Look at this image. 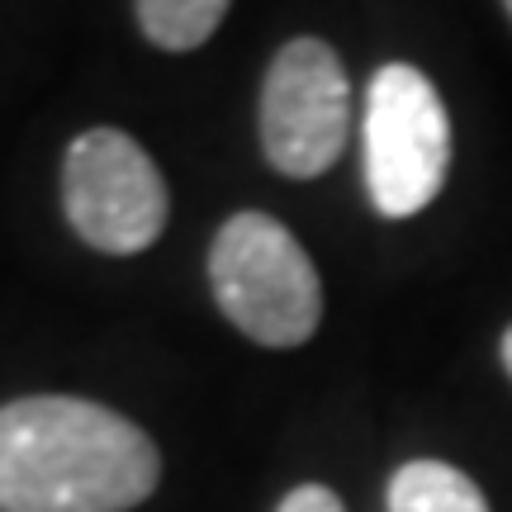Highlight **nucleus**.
I'll return each mask as SVG.
<instances>
[{
    "mask_svg": "<svg viewBox=\"0 0 512 512\" xmlns=\"http://www.w3.org/2000/svg\"><path fill=\"white\" fill-rule=\"evenodd\" d=\"M162 479L138 422L72 394L0 408V512H128Z\"/></svg>",
    "mask_w": 512,
    "mask_h": 512,
    "instance_id": "1",
    "label": "nucleus"
},
{
    "mask_svg": "<svg viewBox=\"0 0 512 512\" xmlns=\"http://www.w3.org/2000/svg\"><path fill=\"white\" fill-rule=\"evenodd\" d=\"M209 285L223 318L261 347H304L323 323V285L309 252L271 214H233L209 247Z\"/></svg>",
    "mask_w": 512,
    "mask_h": 512,
    "instance_id": "2",
    "label": "nucleus"
},
{
    "mask_svg": "<svg viewBox=\"0 0 512 512\" xmlns=\"http://www.w3.org/2000/svg\"><path fill=\"white\" fill-rule=\"evenodd\" d=\"M366 190L384 219H413L441 195L451 171V119L437 86L408 67L389 62L366 91Z\"/></svg>",
    "mask_w": 512,
    "mask_h": 512,
    "instance_id": "3",
    "label": "nucleus"
},
{
    "mask_svg": "<svg viewBox=\"0 0 512 512\" xmlns=\"http://www.w3.org/2000/svg\"><path fill=\"white\" fill-rule=\"evenodd\" d=\"M62 209L95 252L138 256L162 238L171 200L138 138L124 128H86L62 162Z\"/></svg>",
    "mask_w": 512,
    "mask_h": 512,
    "instance_id": "4",
    "label": "nucleus"
},
{
    "mask_svg": "<svg viewBox=\"0 0 512 512\" xmlns=\"http://www.w3.org/2000/svg\"><path fill=\"white\" fill-rule=\"evenodd\" d=\"M351 133V81L323 38H290L261 86V147L280 176H323Z\"/></svg>",
    "mask_w": 512,
    "mask_h": 512,
    "instance_id": "5",
    "label": "nucleus"
},
{
    "mask_svg": "<svg viewBox=\"0 0 512 512\" xmlns=\"http://www.w3.org/2000/svg\"><path fill=\"white\" fill-rule=\"evenodd\" d=\"M389 512H489L479 484L446 460H408L389 479Z\"/></svg>",
    "mask_w": 512,
    "mask_h": 512,
    "instance_id": "6",
    "label": "nucleus"
},
{
    "mask_svg": "<svg viewBox=\"0 0 512 512\" xmlns=\"http://www.w3.org/2000/svg\"><path fill=\"white\" fill-rule=\"evenodd\" d=\"M233 0H138V24L162 53H195L214 38Z\"/></svg>",
    "mask_w": 512,
    "mask_h": 512,
    "instance_id": "7",
    "label": "nucleus"
},
{
    "mask_svg": "<svg viewBox=\"0 0 512 512\" xmlns=\"http://www.w3.org/2000/svg\"><path fill=\"white\" fill-rule=\"evenodd\" d=\"M275 512H347V508H342V498L332 494L328 484H299V489L280 498Z\"/></svg>",
    "mask_w": 512,
    "mask_h": 512,
    "instance_id": "8",
    "label": "nucleus"
},
{
    "mask_svg": "<svg viewBox=\"0 0 512 512\" xmlns=\"http://www.w3.org/2000/svg\"><path fill=\"white\" fill-rule=\"evenodd\" d=\"M503 370H508V375H512V328L503 332Z\"/></svg>",
    "mask_w": 512,
    "mask_h": 512,
    "instance_id": "9",
    "label": "nucleus"
},
{
    "mask_svg": "<svg viewBox=\"0 0 512 512\" xmlns=\"http://www.w3.org/2000/svg\"><path fill=\"white\" fill-rule=\"evenodd\" d=\"M503 10H508V19H512V0H503Z\"/></svg>",
    "mask_w": 512,
    "mask_h": 512,
    "instance_id": "10",
    "label": "nucleus"
}]
</instances>
